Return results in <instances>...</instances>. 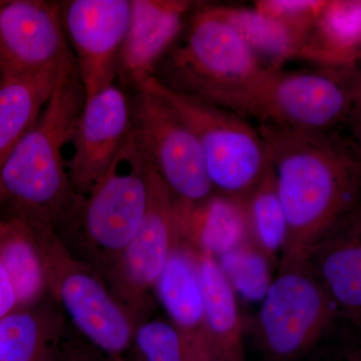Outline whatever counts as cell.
<instances>
[{
  "mask_svg": "<svg viewBox=\"0 0 361 361\" xmlns=\"http://www.w3.org/2000/svg\"><path fill=\"white\" fill-rule=\"evenodd\" d=\"M256 129L288 228L280 263L305 262L318 243L360 215V149L338 132Z\"/></svg>",
  "mask_w": 361,
  "mask_h": 361,
  "instance_id": "1",
  "label": "cell"
},
{
  "mask_svg": "<svg viewBox=\"0 0 361 361\" xmlns=\"http://www.w3.org/2000/svg\"><path fill=\"white\" fill-rule=\"evenodd\" d=\"M85 101L73 58L61 68L37 122L0 165V205H6L9 214L44 221L56 228L78 212L82 198L71 187L65 149Z\"/></svg>",
  "mask_w": 361,
  "mask_h": 361,
  "instance_id": "2",
  "label": "cell"
},
{
  "mask_svg": "<svg viewBox=\"0 0 361 361\" xmlns=\"http://www.w3.org/2000/svg\"><path fill=\"white\" fill-rule=\"evenodd\" d=\"M357 68L318 66L268 71L253 84L214 104L257 125L308 132H338L360 118Z\"/></svg>",
  "mask_w": 361,
  "mask_h": 361,
  "instance_id": "3",
  "label": "cell"
},
{
  "mask_svg": "<svg viewBox=\"0 0 361 361\" xmlns=\"http://www.w3.org/2000/svg\"><path fill=\"white\" fill-rule=\"evenodd\" d=\"M163 63L161 82L212 104L270 71L216 7L194 13Z\"/></svg>",
  "mask_w": 361,
  "mask_h": 361,
  "instance_id": "4",
  "label": "cell"
},
{
  "mask_svg": "<svg viewBox=\"0 0 361 361\" xmlns=\"http://www.w3.org/2000/svg\"><path fill=\"white\" fill-rule=\"evenodd\" d=\"M137 87L167 102L196 135L215 191L245 200L270 166L256 127L231 111L171 89L155 77Z\"/></svg>",
  "mask_w": 361,
  "mask_h": 361,
  "instance_id": "5",
  "label": "cell"
},
{
  "mask_svg": "<svg viewBox=\"0 0 361 361\" xmlns=\"http://www.w3.org/2000/svg\"><path fill=\"white\" fill-rule=\"evenodd\" d=\"M47 286L78 331L99 350L122 361L134 337L135 315L89 266L68 251L56 228L35 220Z\"/></svg>",
  "mask_w": 361,
  "mask_h": 361,
  "instance_id": "6",
  "label": "cell"
},
{
  "mask_svg": "<svg viewBox=\"0 0 361 361\" xmlns=\"http://www.w3.org/2000/svg\"><path fill=\"white\" fill-rule=\"evenodd\" d=\"M262 301L257 336L272 361H299L310 355L342 318L306 262L280 263Z\"/></svg>",
  "mask_w": 361,
  "mask_h": 361,
  "instance_id": "7",
  "label": "cell"
},
{
  "mask_svg": "<svg viewBox=\"0 0 361 361\" xmlns=\"http://www.w3.org/2000/svg\"><path fill=\"white\" fill-rule=\"evenodd\" d=\"M151 163L132 130L104 174L85 195L80 215L87 245L109 267L139 229L149 198Z\"/></svg>",
  "mask_w": 361,
  "mask_h": 361,
  "instance_id": "8",
  "label": "cell"
},
{
  "mask_svg": "<svg viewBox=\"0 0 361 361\" xmlns=\"http://www.w3.org/2000/svg\"><path fill=\"white\" fill-rule=\"evenodd\" d=\"M132 133L176 200L194 204L215 192L196 135L158 94L137 87Z\"/></svg>",
  "mask_w": 361,
  "mask_h": 361,
  "instance_id": "9",
  "label": "cell"
},
{
  "mask_svg": "<svg viewBox=\"0 0 361 361\" xmlns=\"http://www.w3.org/2000/svg\"><path fill=\"white\" fill-rule=\"evenodd\" d=\"M180 242L175 198L151 165L148 208L139 229L106 270L109 288L135 315L146 305L168 259Z\"/></svg>",
  "mask_w": 361,
  "mask_h": 361,
  "instance_id": "10",
  "label": "cell"
},
{
  "mask_svg": "<svg viewBox=\"0 0 361 361\" xmlns=\"http://www.w3.org/2000/svg\"><path fill=\"white\" fill-rule=\"evenodd\" d=\"M85 99L115 82L130 18V0H71L59 4Z\"/></svg>",
  "mask_w": 361,
  "mask_h": 361,
  "instance_id": "11",
  "label": "cell"
},
{
  "mask_svg": "<svg viewBox=\"0 0 361 361\" xmlns=\"http://www.w3.org/2000/svg\"><path fill=\"white\" fill-rule=\"evenodd\" d=\"M132 130V104L115 82L85 99L66 160L73 192L80 198L89 193L111 165Z\"/></svg>",
  "mask_w": 361,
  "mask_h": 361,
  "instance_id": "12",
  "label": "cell"
},
{
  "mask_svg": "<svg viewBox=\"0 0 361 361\" xmlns=\"http://www.w3.org/2000/svg\"><path fill=\"white\" fill-rule=\"evenodd\" d=\"M71 58L59 4L0 0L1 77L61 66Z\"/></svg>",
  "mask_w": 361,
  "mask_h": 361,
  "instance_id": "13",
  "label": "cell"
},
{
  "mask_svg": "<svg viewBox=\"0 0 361 361\" xmlns=\"http://www.w3.org/2000/svg\"><path fill=\"white\" fill-rule=\"evenodd\" d=\"M192 4L183 0H130V18L116 78L137 89L155 75L161 59L186 26Z\"/></svg>",
  "mask_w": 361,
  "mask_h": 361,
  "instance_id": "14",
  "label": "cell"
},
{
  "mask_svg": "<svg viewBox=\"0 0 361 361\" xmlns=\"http://www.w3.org/2000/svg\"><path fill=\"white\" fill-rule=\"evenodd\" d=\"M305 262L336 303L341 317L361 325V220L356 216L310 251Z\"/></svg>",
  "mask_w": 361,
  "mask_h": 361,
  "instance_id": "15",
  "label": "cell"
},
{
  "mask_svg": "<svg viewBox=\"0 0 361 361\" xmlns=\"http://www.w3.org/2000/svg\"><path fill=\"white\" fill-rule=\"evenodd\" d=\"M180 241L215 258L251 238L245 200L219 192L198 203L175 199Z\"/></svg>",
  "mask_w": 361,
  "mask_h": 361,
  "instance_id": "16",
  "label": "cell"
},
{
  "mask_svg": "<svg viewBox=\"0 0 361 361\" xmlns=\"http://www.w3.org/2000/svg\"><path fill=\"white\" fill-rule=\"evenodd\" d=\"M204 295V334L214 361H246L243 320L236 294L217 259L197 252Z\"/></svg>",
  "mask_w": 361,
  "mask_h": 361,
  "instance_id": "17",
  "label": "cell"
},
{
  "mask_svg": "<svg viewBox=\"0 0 361 361\" xmlns=\"http://www.w3.org/2000/svg\"><path fill=\"white\" fill-rule=\"evenodd\" d=\"M0 262L13 281L18 307L42 301L49 286L35 219L9 213L0 218Z\"/></svg>",
  "mask_w": 361,
  "mask_h": 361,
  "instance_id": "18",
  "label": "cell"
},
{
  "mask_svg": "<svg viewBox=\"0 0 361 361\" xmlns=\"http://www.w3.org/2000/svg\"><path fill=\"white\" fill-rule=\"evenodd\" d=\"M361 47V2L325 1L311 25L298 59L334 68H357Z\"/></svg>",
  "mask_w": 361,
  "mask_h": 361,
  "instance_id": "19",
  "label": "cell"
},
{
  "mask_svg": "<svg viewBox=\"0 0 361 361\" xmlns=\"http://www.w3.org/2000/svg\"><path fill=\"white\" fill-rule=\"evenodd\" d=\"M65 63L0 78V165L37 122Z\"/></svg>",
  "mask_w": 361,
  "mask_h": 361,
  "instance_id": "20",
  "label": "cell"
},
{
  "mask_svg": "<svg viewBox=\"0 0 361 361\" xmlns=\"http://www.w3.org/2000/svg\"><path fill=\"white\" fill-rule=\"evenodd\" d=\"M154 288L172 324L187 338L204 336V295L198 257L180 241L168 259Z\"/></svg>",
  "mask_w": 361,
  "mask_h": 361,
  "instance_id": "21",
  "label": "cell"
},
{
  "mask_svg": "<svg viewBox=\"0 0 361 361\" xmlns=\"http://www.w3.org/2000/svg\"><path fill=\"white\" fill-rule=\"evenodd\" d=\"M251 51L270 70L298 58L311 25H296L244 7H216Z\"/></svg>",
  "mask_w": 361,
  "mask_h": 361,
  "instance_id": "22",
  "label": "cell"
},
{
  "mask_svg": "<svg viewBox=\"0 0 361 361\" xmlns=\"http://www.w3.org/2000/svg\"><path fill=\"white\" fill-rule=\"evenodd\" d=\"M61 322L54 308L39 303L4 316L0 319V361H56Z\"/></svg>",
  "mask_w": 361,
  "mask_h": 361,
  "instance_id": "23",
  "label": "cell"
},
{
  "mask_svg": "<svg viewBox=\"0 0 361 361\" xmlns=\"http://www.w3.org/2000/svg\"><path fill=\"white\" fill-rule=\"evenodd\" d=\"M245 205L251 238L273 263L283 250L288 228L271 164L263 179L246 197Z\"/></svg>",
  "mask_w": 361,
  "mask_h": 361,
  "instance_id": "24",
  "label": "cell"
},
{
  "mask_svg": "<svg viewBox=\"0 0 361 361\" xmlns=\"http://www.w3.org/2000/svg\"><path fill=\"white\" fill-rule=\"evenodd\" d=\"M216 259L235 294L248 301L263 300L272 283V262L252 238Z\"/></svg>",
  "mask_w": 361,
  "mask_h": 361,
  "instance_id": "25",
  "label": "cell"
},
{
  "mask_svg": "<svg viewBox=\"0 0 361 361\" xmlns=\"http://www.w3.org/2000/svg\"><path fill=\"white\" fill-rule=\"evenodd\" d=\"M194 341L164 320L137 323L130 348L132 361H194Z\"/></svg>",
  "mask_w": 361,
  "mask_h": 361,
  "instance_id": "26",
  "label": "cell"
},
{
  "mask_svg": "<svg viewBox=\"0 0 361 361\" xmlns=\"http://www.w3.org/2000/svg\"><path fill=\"white\" fill-rule=\"evenodd\" d=\"M324 2L319 0H263L256 2L255 8L273 18L296 25H310Z\"/></svg>",
  "mask_w": 361,
  "mask_h": 361,
  "instance_id": "27",
  "label": "cell"
},
{
  "mask_svg": "<svg viewBox=\"0 0 361 361\" xmlns=\"http://www.w3.org/2000/svg\"><path fill=\"white\" fill-rule=\"evenodd\" d=\"M18 295L13 281L0 262V319L18 310Z\"/></svg>",
  "mask_w": 361,
  "mask_h": 361,
  "instance_id": "28",
  "label": "cell"
},
{
  "mask_svg": "<svg viewBox=\"0 0 361 361\" xmlns=\"http://www.w3.org/2000/svg\"><path fill=\"white\" fill-rule=\"evenodd\" d=\"M194 361H214L205 339V334L194 341Z\"/></svg>",
  "mask_w": 361,
  "mask_h": 361,
  "instance_id": "29",
  "label": "cell"
},
{
  "mask_svg": "<svg viewBox=\"0 0 361 361\" xmlns=\"http://www.w3.org/2000/svg\"><path fill=\"white\" fill-rule=\"evenodd\" d=\"M0 78H1V75H0Z\"/></svg>",
  "mask_w": 361,
  "mask_h": 361,
  "instance_id": "30",
  "label": "cell"
}]
</instances>
